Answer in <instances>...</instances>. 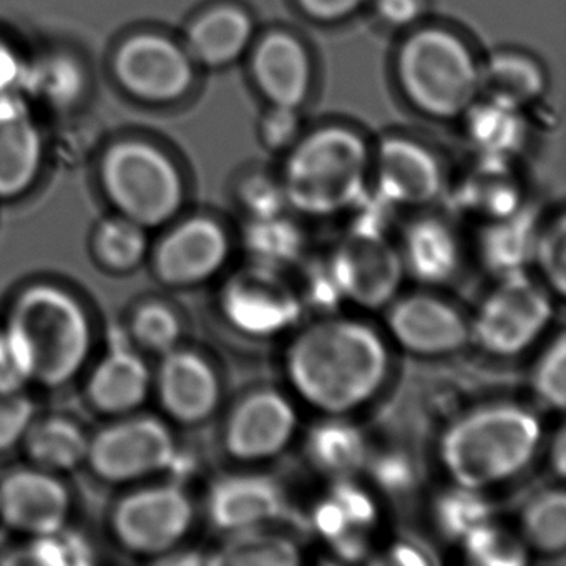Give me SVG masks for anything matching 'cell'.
Returning a JSON list of instances; mask_svg holds the SVG:
<instances>
[{
  "mask_svg": "<svg viewBox=\"0 0 566 566\" xmlns=\"http://www.w3.org/2000/svg\"><path fill=\"white\" fill-rule=\"evenodd\" d=\"M87 457L98 475L122 482L170 467L177 443L164 423L142 417L102 430L88 443Z\"/></svg>",
  "mask_w": 566,
  "mask_h": 566,
  "instance_id": "cell-13",
  "label": "cell"
},
{
  "mask_svg": "<svg viewBox=\"0 0 566 566\" xmlns=\"http://www.w3.org/2000/svg\"><path fill=\"white\" fill-rule=\"evenodd\" d=\"M248 52L251 78L271 107L300 108L307 101L313 88V61L296 35L266 32Z\"/></svg>",
  "mask_w": 566,
  "mask_h": 566,
  "instance_id": "cell-16",
  "label": "cell"
},
{
  "mask_svg": "<svg viewBox=\"0 0 566 566\" xmlns=\"http://www.w3.org/2000/svg\"><path fill=\"white\" fill-rule=\"evenodd\" d=\"M387 556H389V563H394V565H429L432 563V558L427 556V553L423 552L419 546L413 545L410 542H399L396 545H392V548L387 552Z\"/></svg>",
  "mask_w": 566,
  "mask_h": 566,
  "instance_id": "cell-48",
  "label": "cell"
},
{
  "mask_svg": "<svg viewBox=\"0 0 566 566\" xmlns=\"http://www.w3.org/2000/svg\"><path fill=\"white\" fill-rule=\"evenodd\" d=\"M374 11L382 24L406 29L422 15V0H373Z\"/></svg>",
  "mask_w": 566,
  "mask_h": 566,
  "instance_id": "cell-46",
  "label": "cell"
},
{
  "mask_svg": "<svg viewBox=\"0 0 566 566\" xmlns=\"http://www.w3.org/2000/svg\"><path fill=\"white\" fill-rule=\"evenodd\" d=\"M396 78L403 97L420 114L453 120L480 97V64L467 42L442 28L417 29L396 55Z\"/></svg>",
  "mask_w": 566,
  "mask_h": 566,
  "instance_id": "cell-4",
  "label": "cell"
},
{
  "mask_svg": "<svg viewBox=\"0 0 566 566\" xmlns=\"http://www.w3.org/2000/svg\"><path fill=\"white\" fill-rule=\"evenodd\" d=\"M306 260V258H304ZM307 261V260H306ZM301 286L296 287L304 307H314L323 316L336 314L340 304H344L343 294L334 281L326 258L304 263Z\"/></svg>",
  "mask_w": 566,
  "mask_h": 566,
  "instance_id": "cell-39",
  "label": "cell"
},
{
  "mask_svg": "<svg viewBox=\"0 0 566 566\" xmlns=\"http://www.w3.org/2000/svg\"><path fill=\"white\" fill-rule=\"evenodd\" d=\"M71 510L65 486L48 473L21 470L0 483V516L6 523L41 536L64 526Z\"/></svg>",
  "mask_w": 566,
  "mask_h": 566,
  "instance_id": "cell-20",
  "label": "cell"
},
{
  "mask_svg": "<svg viewBox=\"0 0 566 566\" xmlns=\"http://www.w3.org/2000/svg\"><path fill=\"white\" fill-rule=\"evenodd\" d=\"M326 260L344 303L367 311L386 310L406 277L399 248L390 243L382 221L367 214L357 220Z\"/></svg>",
  "mask_w": 566,
  "mask_h": 566,
  "instance_id": "cell-8",
  "label": "cell"
},
{
  "mask_svg": "<svg viewBox=\"0 0 566 566\" xmlns=\"http://www.w3.org/2000/svg\"><path fill=\"white\" fill-rule=\"evenodd\" d=\"M254 42L251 15L240 6L221 4L198 15L187 31V52L205 67L220 69L243 57Z\"/></svg>",
  "mask_w": 566,
  "mask_h": 566,
  "instance_id": "cell-23",
  "label": "cell"
},
{
  "mask_svg": "<svg viewBox=\"0 0 566 566\" xmlns=\"http://www.w3.org/2000/svg\"><path fill=\"white\" fill-rule=\"evenodd\" d=\"M370 479L389 495H406L416 486L417 473L403 453H370L366 470Z\"/></svg>",
  "mask_w": 566,
  "mask_h": 566,
  "instance_id": "cell-40",
  "label": "cell"
},
{
  "mask_svg": "<svg viewBox=\"0 0 566 566\" xmlns=\"http://www.w3.org/2000/svg\"><path fill=\"white\" fill-rule=\"evenodd\" d=\"M97 251L108 266L130 270L147 251L144 227L127 217L105 221L98 230Z\"/></svg>",
  "mask_w": 566,
  "mask_h": 566,
  "instance_id": "cell-36",
  "label": "cell"
},
{
  "mask_svg": "<svg viewBox=\"0 0 566 566\" xmlns=\"http://www.w3.org/2000/svg\"><path fill=\"white\" fill-rule=\"evenodd\" d=\"M463 556L475 566H523L530 549L518 533L499 525L495 520L483 523L460 542Z\"/></svg>",
  "mask_w": 566,
  "mask_h": 566,
  "instance_id": "cell-33",
  "label": "cell"
},
{
  "mask_svg": "<svg viewBox=\"0 0 566 566\" xmlns=\"http://www.w3.org/2000/svg\"><path fill=\"white\" fill-rule=\"evenodd\" d=\"M238 197L247 210L248 220L276 217L287 207L281 184L266 177H251L243 181Z\"/></svg>",
  "mask_w": 566,
  "mask_h": 566,
  "instance_id": "cell-42",
  "label": "cell"
},
{
  "mask_svg": "<svg viewBox=\"0 0 566 566\" xmlns=\"http://www.w3.org/2000/svg\"><path fill=\"white\" fill-rule=\"evenodd\" d=\"M25 84L49 104L62 107L77 101L84 88V75L72 59L55 55L28 71Z\"/></svg>",
  "mask_w": 566,
  "mask_h": 566,
  "instance_id": "cell-35",
  "label": "cell"
},
{
  "mask_svg": "<svg viewBox=\"0 0 566 566\" xmlns=\"http://www.w3.org/2000/svg\"><path fill=\"white\" fill-rule=\"evenodd\" d=\"M549 469L553 475L563 479L566 472V430L559 426L548 446Z\"/></svg>",
  "mask_w": 566,
  "mask_h": 566,
  "instance_id": "cell-49",
  "label": "cell"
},
{
  "mask_svg": "<svg viewBox=\"0 0 566 566\" xmlns=\"http://www.w3.org/2000/svg\"><path fill=\"white\" fill-rule=\"evenodd\" d=\"M135 336L148 349L170 353L180 339V319L164 304H148L135 317Z\"/></svg>",
  "mask_w": 566,
  "mask_h": 566,
  "instance_id": "cell-38",
  "label": "cell"
},
{
  "mask_svg": "<svg viewBox=\"0 0 566 566\" xmlns=\"http://www.w3.org/2000/svg\"><path fill=\"white\" fill-rule=\"evenodd\" d=\"M102 184L124 217L144 228L170 220L184 203V178L177 165L147 142H118L108 148Z\"/></svg>",
  "mask_w": 566,
  "mask_h": 566,
  "instance_id": "cell-7",
  "label": "cell"
},
{
  "mask_svg": "<svg viewBox=\"0 0 566 566\" xmlns=\"http://www.w3.org/2000/svg\"><path fill=\"white\" fill-rule=\"evenodd\" d=\"M493 513L495 510L485 492L455 483L433 499V526L449 542H462L473 530L493 520Z\"/></svg>",
  "mask_w": 566,
  "mask_h": 566,
  "instance_id": "cell-31",
  "label": "cell"
},
{
  "mask_svg": "<svg viewBox=\"0 0 566 566\" xmlns=\"http://www.w3.org/2000/svg\"><path fill=\"white\" fill-rule=\"evenodd\" d=\"M387 339L426 359L449 357L470 344V317L432 291L397 294L384 310Z\"/></svg>",
  "mask_w": 566,
  "mask_h": 566,
  "instance_id": "cell-11",
  "label": "cell"
},
{
  "mask_svg": "<svg viewBox=\"0 0 566 566\" xmlns=\"http://www.w3.org/2000/svg\"><path fill=\"white\" fill-rule=\"evenodd\" d=\"M380 198L394 207L420 208L433 203L443 190L439 160L409 138L384 140L373 160Z\"/></svg>",
  "mask_w": 566,
  "mask_h": 566,
  "instance_id": "cell-17",
  "label": "cell"
},
{
  "mask_svg": "<svg viewBox=\"0 0 566 566\" xmlns=\"http://www.w3.org/2000/svg\"><path fill=\"white\" fill-rule=\"evenodd\" d=\"M29 380H34L31 357L19 337L6 329L0 344V390H22Z\"/></svg>",
  "mask_w": 566,
  "mask_h": 566,
  "instance_id": "cell-43",
  "label": "cell"
},
{
  "mask_svg": "<svg viewBox=\"0 0 566 566\" xmlns=\"http://www.w3.org/2000/svg\"><path fill=\"white\" fill-rule=\"evenodd\" d=\"M300 132L301 120L297 108L271 107L260 127L261 140L274 151L293 147L301 138Z\"/></svg>",
  "mask_w": 566,
  "mask_h": 566,
  "instance_id": "cell-44",
  "label": "cell"
},
{
  "mask_svg": "<svg viewBox=\"0 0 566 566\" xmlns=\"http://www.w3.org/2000/svg\"><path fill=\"white\" fill-rule=\"evenodd\" d=\"M296 4L313 21L333 24L353 18L373 4V0H296Z\"/></svg>",
  "mask_w": 566,
  "mask_h": 566,
  "instance_id": "cell-45",
  "label": "cell"
},
{
  "mask_svg": "<svg viewBox=\"0 0 566 566\" xmlns=\"http://www.w3.org/2000/svg\"><path fill=\"white\" fill-rule=\"evenodd\" d=\"M28 447L39 463L54 470L74 469L88 453L84 432L65 419H49L31 427Z\"/></svg>",
  "mask_w": 566,
  "mask_h": 566,
  "instance_id": "cell-32",
  "label": "cell"
},
{
  "mask_svg": "<svg viewBox=\"0 0 566 566\" xmlns=\"http://www.w3.org/2000/svg\"><path fill=\"white\" fill-rule=\"evenodd\" d=\"M241 243L251 264L281 273L287 268L300 266L306 258V234L300 224L287 220L283 213L248 220Z\"/></svg>",
  "mask_w": 566,
  "mask_h": 566,
  "instance_id": "cell-28",
  "label": "cell"
},
{
  "mask_svg": "<svg viewBox=\"0 0 566 566\" xmlns=\"http://www.w3.org/2000/svg\"><path fill=\"white\" fill-rule=\"evenodd\" d=\"M233 253V241L220 221L195 217L178 224L157 251L161 280L175 286H195L217 276Z\"/></svg>",
  "mask_w": 566,
  "mask_h": 566,
  "instance_id": "cell-15",
  "label": "cell"
},
{
  "mask_svg": "<svg viewBox=\"0 0 566 566\" xmlns=\"http://www.w3.org/2000/svg\"><path fill=\"white\" fill-rule=\"evenodd\" d=\"M28 69L18 55L0 42V95L15 94V87L25 84Z\"/></svg>",
  "mask_w": 566,
  "mask_h": 566,
  "instance_id": "cell-47",
  "label": "cell"
},
{
  "mask_svg": "<svg viewBox=\"0 0 566 566\" xmlns=\"http://www.w3.org/2000/svg\"><path fill=\"white\" fill-rule=\"evenodd\" d=\"M208 516L220 532L238 533L274 525L287 512L283 486L261 473L221 476L208 493Z\"/></svg>",
  "mask_w": 566,
  "mask_h": 566,
  "instance_id": "cell-18",
  "label": "cell"
},
{
  "mask_svg": "<svg viewBox=\"0 0 566 566\" xmlns=\"http://www.w3.org/2000/svg\"><path fill=\"white\" fill-rule=\"evenodd\" d=\"M0 344H2V333H0Z\"/></svg>",
  "mask_w": 566,
  "mask_h": 566,
  "instance_id": "cell-50",
  "label": "cell"
},
{
  "mask_svg": "<svg viewBox=\"0 0 566 566\" xmlns=\"http://www.w3.org/2000/svg\"><path fill=\"white\" fill-rule=\"evenodd\" d=\"M397 248L403 273L422 286H446L462 270L459 234L439 218H419L407 224Z\"/></svg>",
  "mask_w": 566,
  "mask_h": 566,
  "instance_id": "cell-22",
  "label": "cell"
},
{
  "mask_svg": "<svg viewBox=\"0 0 566 566\" xmlns=\"http://www.w3.org/2000/svg\"><path fill=\"white\" fill-rule=\"evenodd\" d=\"M114 71L128 94L155 104L185 97L195 78L187 49L160 34H138L125 41L115 54Z\"/></svg>",
  "mask_w": 566,
  "mask_h": 566,
  "instance_id": "cell-12",
  "label": "cell"
},
{
  "mask_svg": "<svg viewBox=\"0 0 566 566\" xmlns=\"http://www.w3.org/2000/svg\"><path fill=\"white\" fill-rule=\"evenodd\" d=\"M150 373L140 357L127 349H114L92 374V400L107 412H124L144 402Z\"/></svg>",
  "mask_w": 566,
  "mask_h": 566,
  "instance_id": "cell-27",
  "label": "cell"
},
{
  "mask_svg": "<svg viewBox=\"0 0 566 566\" xmlns=\"http://www.w3.org/2000/svg\"><path fill=\"white\" fill-rule=\"evenodd\" d=\"M370 453L367 433L349 416H324L304 437L307 462L331 482L359 475Z\"/></svg>",
  "mask_w": 566,
  "mask_h": 566,
  "instance_id": "cell-24",
  "label": "cell"
},
{
  "mask_svg": "<svg viewBox=\"0 0 566 566\" xmlns=\"http://www.w3.org/2000/svg\"><path fill=\"white\" fill-rule=\"evenodd\" d=\"M34 406L21 390H0V450L11 449L32 427Z\"/></svg>",
  "mask_w": 566,
  "mask_h": 566,
  "instance_id": "cell-41",
  "label": "cell"
},
{
  "mask_svg": "<svg viewBox=\"0 0 566 566\" xmlns=\"http://www.w3.org/2000/svg\"><path fill=\"white\" fill-rule=\"evenodd\" d=\"M158 390L165 409L185 423L210 419L220 406V374L195 350L167 353L158 374Z\"/></svg>",
  "mask_w": 566,
  "mask_h": 566,
  "instance_id": "cell-19",
  "label": "cell"
},
{
  "mask_svg": "<svg viewBox=\"0 0 566 566\" xmlns=\"http://www.w3.org/2000/svg\"><path fill=\"white\" fill-rule=\"evenodd\" d=\"M518 535L530 553L563 556L566 549V496L563 489H546L520 512Z\"/></svg>",
  "mask_w": 566,
  "mask_h": 566,
  "instance_id": "cell-29",
  "label": "cell"
},
{
  "mask_svg": "<svg viewBox=\"0 0 566 566\" xmlns=\"http://www.w3.org/2000/svg\"><path fill=\"white\" fill-rule=\"evenodd\" d=\"M366 142L356 132L329 125L290 148L281 188L287 207L310 218H329L359 205L369 177Z\"/></svg>",
  "mask_w": 566,
  "mask_h": 566,
  "instance_id": "cell-3",
  "label": "cell"
},
{
  "mask_svg": "<svg viewBox=\"0 0 566 566\" xmlns=\"http://www.w3.org/2000/svg\"><path fill=\"white\" fill-rule=\"evenodd\" d=\"M8 329L24 344L34 380L45 386H61L74 377L91 347L84 310L54 286H35L22 293Z\"/></svg>",
  "mask_w": 566,
  "mask_h": 566,
  "instance_id": "cell-5",
  "label": "cell"
},
{
  "mask_svg": "<svg viewBox=\"0 0 566 566\" xmlns=\"http://www.w3.org/2000/svg\"><path fill=\"white\" fill-rule=\"evenodd\" d=\"M542 446L538 416L522 403L496 400L447 423L437 453L450 482L486 492L525 472Z\"/></svg>",
  "mask_w": 566,
  "mask_h": 566,
  "instance_id": "cell-2",
  "label": "cell"
},
{
  "mask_svg": "<svg viewBox=\"0 0 566 566\" xmlns=\"http://www.w3.org/2000/svg\"><path fill=\"white\" fill-rule=\"evenodd\" d=\"M538 230L532 218L518 211L503 220L490 221L476 247L485 271L496 280L526 271L532 264Z\"/></svg>",
  "mask_w": 566,
  "mask_h": 566,
  "instance_id": "cell-26",
  "label": "cell"
},
{
  "mask_svg": "<svg viewBox=\"0 0 566 566\" xmlns=\"http://www.w3.org/2000/svg\"><path fill=\"white\" fill-rule=\"evenodd\" d=\"M300 545L273 525L231 533L218 562L237 566H294L301 563Z\"/></svg>",
  "mask_w": 566,
  "mask_h": 566,
  "instance_id": "cell-30",
  "label": "cell"
},
{
  "mask_svg": "<svg viewBox=\"0 0 566 566\" xmlns=\"http://www.w3.org/2000/svg\"><path fill=\"white\" fill-rule=\"evenodd\" d=\"M42 158L44 144L28 105L15 94L0 95V198L29 190Z\"/></svg>",
  "mask_w": 566,
  "mask_h": 566,
  "instance_id": "cell-21",
  "label": "cell"
},
{
  "mask_svg": "<svg viewBox=\"0 0 566 566\" xmlns=\"http://www.w3.org/2000/svg\"><path fill=\"white\" fill-rule=\"evenodd\" d=\"M220 306L237 333L256 340L291 333L304 313L300 293L281 271L251 263L224 283Z\"/></svg>",
  "mask_w": 566,
  "mask_h": 566,
  "instance_id": "cell-9",
  "label": "cell"
},
{
  "mask_svg": "<svg viewBox=\"0 0 566 566\" xmlns=\"http://www.w3.org/2000/svg\"><path fill=\"white\" fill-rule=\"evenodd\" d=\"M545 91V75L533 59L513 52L493 55L480 65V95L489 104L518 112Z\"/></svg>",
  "mask_w": 566,
  "mask_h": 566,
  "instance_id": "cell-25",
  "label": "cell"
},
{
  "mask_svg": "<svg viewBox=\"0 0 566 566\" xmlns=\"http://www.w3.org/2000/svg\"><path fill=\"white\" fill-rule=\"evenodd\" d=\"M190 496L178 486L160 485L132 493L115 512V532L125 545L158 553L177 545L193 523Z\"/></svg>",
  "mask_w": 566,
  "mask_h": 566,
  "instance_id": "cell-14",
  "label": "cell"
},
{
  "mask_svg": "<svg viewBox=\"0 0 566 566\" xmlns=\"http://www.w3.org/2000/svg\"><path fill=\"white\" fill-rule=\"evenodd\" d=\"M532 264L538 270L543 284L552 294L563 297L566 290V230L559 217L536 234Z\"/></svg>",
  "mask_w": 566,
  "mask_h": 566,
  "instance_id": "cell-37",
  "label": "cell"
},
{
  "mask_svg": "<svg viewBox=\"0 0 566 566\" xmlns=\"http://www.w3.org/2000/svg\"><path fill=\"white\" fill-rule=\"evenodd\" d=\"M300 432V412L293 396L256 387L244 392L224 419L223 447L231 459L247 465L283 455Z\"/></svg>",
  "mask_w": 566,
  "mask_h": 566,
  "instance_id": "cell-10",
  "label": "cell"
},
{
  "mask_svg": "<svg viewBox=\"0 0 566 566\" xmlns=\"http://www.w3.org/2000/svg\"><path fill=\"white\" fill-rule=\"evenodd\" d=\"M283 370L304 406L323 416H353L389 382L390 340L360 317L321 316L291 336Z\"/></svg>",
  "mask_w": 566,
  "mask_h": 566,
  "instance_id": "cell-1",
  "label": "cell"
},
{
  "mask_svg": "<svg viewBox=\"0 0 566 566\" xmlns=\"http://www.w3.org/2000/svg\"><path fill=\"white\" fill-rule=\"evenodd\" d=\"M530 387L543 407L562 412L566 406V336L559 329L539 350L530 370Z\"/></svg>",
  "mask_w": 566,
  "mask_h": 566,
  "instance_id": "cell-34",
  "label": "cell"
},
{
  "mask_svg": "<svg viewBox=\"0 0 566 566\" xmlns=\"http://www.w3.org/2000/svg\"><path fill=\"white\" fill-rule=\"evenodd\" d=\"M555 317L552 291L526 271L499 277L470 317V343L489 356L513 359L532 350Z\"/></svg>",
  "mask_w": 566,
  "mask_h": 566,
  "instance_id": "cell-6",
  "label": "cell"
}]
</instances>
